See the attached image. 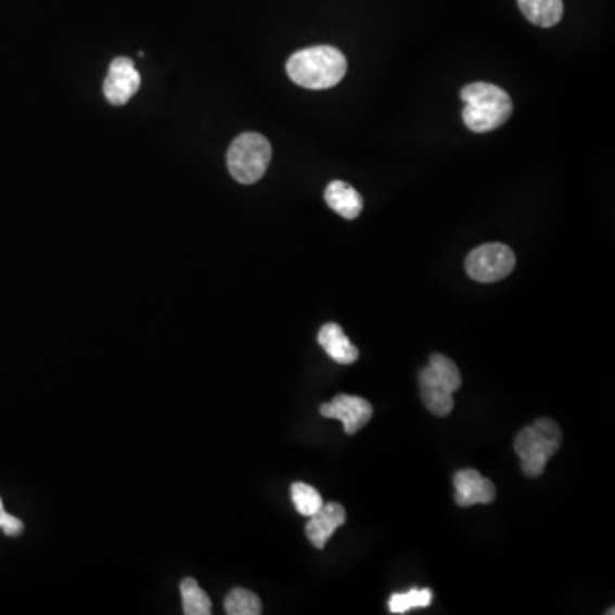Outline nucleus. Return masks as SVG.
I'll return each mask as SVG.
<instances>
[{"label": "nucleus", "mask_w": 615, "mask_h": 615, "mask_svg": "<svg viewBox=\"0 0 615 615\" xmlns=\"http://www.w3.org/2000/svg\"><path fill=\"white\" fill-rule=\"evenodd\" d=\"M4 515H5L4 504H2V499H0V522H2V518H4Z\"/></svg>", "instance_id": "aec40b11"}, {"label": "nucleus", "mask_w": 615, "mask_h": 615, "mask_svg": "<svg viewBox=\"0 0 615 615\" xmlns=\"http://www.w3.org/2000/svg\"><path fill=\"white\" fill-rule=\"evenodd\" d=\"M513 249L503 243H487L472 249L465 260L466 273L477 282H498L515 269Z\"/></svg>", "instance_id": "39448f33"}, {"label": "nucleus", "mask_w": 615, "mask_h": 615, "mask_svg": "<svg viewBox=\"0 0 615 615\" xmlns=\"http://www.w3.org/2000/svg\"><path fill=\"white\" fill-rule=\"evenodd\" d=\"M346 523V510L338 503H323L306 523V537L317 549H323L330 537Z\"/></svg>", "instance_id": "1a4fd4ad"}, {"label": "nucleus", "mask_w": 615, "mask_h": 615, "mask_svg": "<svg viewBox=\"0 0 615 615\" xmlns=\"http://www.w3.org/2000/svg\"><path fill=\"white\" fill-rule=\"evenodd\" d=\"M427 368L433 371L436 380H438L448 392L454 394V392L460 390V386H462V374H460L459 367H457L450 358L443 355H433L431 356Z\"/></svg>", "instance_id": "2eb2a0df"}, {"label": "nucleus", "mask_w": 615, "mask_h": 615, "mask_svg": "<svg viewBox=\"0 0 615 615\" xmlns=\"http://www.w3.org/2000/svg\"><path fill=\"white\" fill-rule=\"evenodd\" d=\"M272 148L266 137L248 132L236 137L228 151L231 177L243 185L257 183L269 168Z\"/></svg>", "instance_id": "20e7f679"}, {"label": "nucleus", "mask_w": 615, "mask_h": 615, "mask_svg": "<svg viewBox=\"0 0 615 615\" xmlns=\"http://www.w3.org/2000/svg\"><path fill=\"white\" fill-rule=\"evenodd\" d=\"M563 441L560 424L549 418H540L531 426L520 431L515 438V451L520 457L523 474L527 477H540L547 462Z\"/></svg>", "instance_id": "7ed1b4c3"}, {"label": "nucleus", "mask_w": 615, "mask_h": 615, "mask_svg": "<svg viewBox=\"0 0 615 615\" xmlns=\"http://www.w3.org/2000/svg\"><path fill=\"white\" fill-rule=\"evenodd\" d=\"M139 88H141V74L137 73L133 62L127 56L115 59L110 64L108 76L103 86L106 100L115 106L125 105Z\"/></svg>", "instance_id": "0eeeda50"}, {"label": "nucleus", "mask_w": 615, "mask_h": 615, "mask_svg": "<svg viewBox=\"0 0 615 615\" xmlns=\"http://www.w3.org/2000/svg\"><path fill=\"white\" fill-rule=\"evenodd\" d=\"M454 503L462 508L474 504H491L496 499V487L492 481L483 477L474 469H465L454 474Z\"/></svg>", "instance_id": "6e6552de"}, {"label": "nucleus", "mask_w": 615, "mask_h": 615, "mask_svg": "<svg viewBox=\"0 0 615 615\" xmlns=\"http://www.w3.org/2000/svg\"><path fill=\"white\" fill-rule=\"evenodd\" d=\"M23 528H25L23 522L16 518V516L9 515V513H5L4 518L0 522V530L4 531L9 537H16V535L23 534Z\"/></svg>", "instance_id": "6ab92c4d"}, {"label": "nucleus", "mask_w": 615, "mask_h": 615, "mask_svg": "<svg viewBox=\"0 0 615 615\" xmlns=\"http://www.w3.org/2000/svg\"><path fill=\"white\" fill-rule=\"evenodd\" d=\"M419 385H421L424 407L430 410L431 414L438 415V418L450 414L454 406L453 394L436 380L430 368L426 367L419 373Z\"/></svg>", "instance_id": "9b49d317"}, {"label": "nucleus", "mask_w": 615, "mask_h": 615, "mask_svg": "<svg viewBox=\"0 0 615 615\" xmlns=\"http://www.w3.org/2000/svg\"><path fill=\"white\" fill-rule=\"evenodd\" d=\"M462 117L472 132L486 133L507 124L513 113L510 94L489 82H474L462 89Z\"/></svg>", "instance_id": "f03ea898"}, {"label": "nucleus", "mask_w": 615, "mask_h": 615, "mask_svg": "<svg viewBox=\"0 0 615 615\" xmlns=\"http://www.w3.org/2000/svg\"><path fill=\"white\" fill-rule=\"evenodd\" d=\"M181 600H183V612L187 615L213 614V602L209 595L198 587L193 578H185L180 584Z\"/></svg>", "instance_id": "4468645a"}, {"label": "nucleus", "mask_w": 615, "mask_h": 615, "mask_svg": "<svg viewBox=\"0 0 615 615\" xmlns=\"http://www.w3.org/2000/svg\"><path fill=\"white\" fill-rule=\"evenodd\" d=\"M320 414L326 419H338L346 435L353 436L367 426L373 418V407L368 400L355 395H337L332 402L320 407Z\"/></svg>", "instance_id": "423d86ee"}, {"label": "nucleus", "mask_w": 615, "mask_h": 615, "mask_svg": "<svg viewBox=\"0 0 615 615\" xmlns=\"http://www.w3.org/2000/svg\"><path fill=\"white\" fill-rule=\"evenodd\" d=\"M433 603V591L423 588V590L406 591V593H394L388 600V608L392 614H406L410 608L430 607Z\"/></svg>", "instance_id": "a211bd4d"}, {"label": "nucleus", "mask_w": 615, "mask_h": 615, "mask_svg": "<svg viewBox=\"0 0 615 615\" xmlns=\"http://www.w3.org/2000/svg\"><path fill=\"white\" fill-rule=\"evenodd\" d=\"M523 16L540 28H552L563 17V0H518Z\"/></svg>", "instance_id": "ddd939ff"}, {"label": "nucleus", "mask_w": 615, "mask_h": 615, "mask_svg": "<svg viewBox=\"0 0 615 615\" xmlns=\"http://www.w3.org/2000/svg\"><path fill=\"white\" fill-rule=\"evenodd\" d=\"M225 608L230 615H258L261 614V602L254 591L234 588L226 597Z\"/></svg>", "instance_id": "dca6fc26"}, {"label": "nucleus", "mask_w": 615, "mask_h": 615, "mask_svg": "<svg viewBox=\"0 0 615 615\" xmlns=\"http://www.w3.org/2000/svg\"><path fill=\"white\" fill-rule=\"evenodd\" d=\"M318 344L338 364H353L359 358L358 347L347 338L337 323H326L318 332Z\"/></svg>", "instance_id": "9d476101"}, {"label": "nucleus", "mask_w": 615, "mask_h": 615, "mask_svg": "<svg viewBox=\"0 0 615 615\" xmlns=\"http://www.w3.org/2000/svg\"><path fill=\"white\" fill-rule=\"evenodd\" d=\"M325 202L330 209L337 213L344 219H356L362 213L361 195L355 187H350L346 181L335 180L326 187Z\"/></svg>", "instance_id": "f8f14e48"}, {"label": "nucleus", "mask_w": 615, "mask_h": 615, "mask_svg": "<svg viewBox=\"0 0 615 615\" xmlns=\"http://www.w3.org/2000/svg\"><path fill=\"white\" fill-rule=\"evenodd\" d=\"M291 498L299 515L308 516V518L323 507L322 495L310 484L294 483L291 486Z\"/></svg>", "instance_id": "f3484780"}, {"label": "nucleus", "mask_w": 615, "mask_h": 615, "mask_svg": "<svg viewBox=\"0 0 615 615\" xmlns=\"http://www.w3.org/2000/svg\"><path fill=\"white\" fill-rule=\"evenodd\" d=\"M291 81L306 89H329L344 79L347 73L346 56L341 50L320 44L299 50L287 61Z\"/></svg>", "instance_id": "f257e3e1"}]
</instances>
